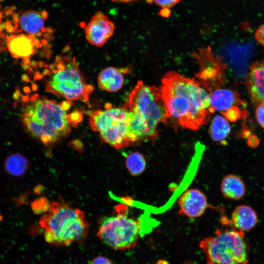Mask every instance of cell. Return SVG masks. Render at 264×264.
<instances>
[{"label": "cell", "mask_w": 264, "mask_h": 264, "mask_svg": "<svg viewBox=\"0 0 264 264\" xmlns=\"http://www.w3.org/2000/svg\"><path fill=\"white\" fill-rule=\"evenodd\" d=\"M160 89L169 118L192 130L208 122L212 113L209 93L199 82L171 71L162 78Z\"/></svg>", "instance_id": "cell-1"}, {"label": "cell", "mask_w": 264, "mask_h": 264, "mask_svg": "<svg viewBox=\"0 0 264 264\" xmlns=\"http://www.w3.org/2000/svg\"><path fill=\"white\" fill-rule=\"evenodd\" d=\"M70 105L32 95L22 109V123L30 135L45 144L55 142L70 132V125L81 120L79 113H67Z\"/></svg>", "instance_id": "cell-2"}, {"label": "cell", "mask_w": 264, "mask_h": 264, "mask_svg": "<svg viewBox=\"0 0 264 264\" xmlns=\"http://www.w3.org/2000/svg\"><path fill=\"white\" fill-rule=\"evenodd\" d=\"M127 107L132 112L130 132L139 141L154 138L158 124L169 119L161 89L141 81L130 94Z\"/></svg>", "instance_id": "cell-3"}, {"label": "cell", "mask_w": 264, "mask_h": 264, "mask_svg": "<svg viewBox=\"0 0 264 264\" xmlns=\"http://www.w3.org/2000/svg\"><path fill=\"white\" fill-rule=\"evenodd\" d=\"M45 90L69 104L87 103L94 87L87 83L75 57L57 56L43 72Z\"/></svg>", "instance_id": "cell-4"}, {"label": "cell", "mask_w": 264, "mask_h": 264, "mask_svg": "<svg viewBox=\"0 0 264 264\" xmlns=\"http://www.w3.org/2000/svg\"><path fill=\"white\" fill-rule=\"evenodd\" d=\"M40 220L45 241L56 246H67L87 236L88 224L84 212L66 204L53 202Z\"/></svg>", "instance_id": "cell-5"}, {"label": "cell", "mask_w": 264, "mask_h": 264, "mask_svg": "<svg viewBox=\"0 0 264 264\" xmlns=\"http://www.w3.org/2000/svg\"><path fill=\"white\" fill-rule=\"evenodd\" d=\"M199 246L207 264H248L249 248L243 232L217 230L202 239Z\"/></svg>", "instance_id": "cell-6"}, {"label": "cell", "mask_w": 264, "mask_h": 264, "mask_svg": "<svg viewBox=\"0 0 264 264\" xmlns=\"http://www.w3.org/2000/svg\"><path fill=\"white\" fill-rule=\"evenodd\" d=\"M115 215L106 217L100 221L97 236L105 244L118 250L134 248L141 237L139 220L129 215L124 205L116 207Z\"/></svg>", "instance_id": "cell-7"}, {"label": "cell", "mask_w": 264, "mask_h": 264, "mask_svg": "<svg viewBox=\"0 0 264 264\" xmlns=\"http://www.w3.org/2000/svg\"><path fill=\"white\" fill-rule=\"evenodd\" d=\"M132 113L127 107H108L92 112L89 124L104 142L120 149L131 143L129 125Z\"/></svg>", "instance_id": "cell-8"}, {"label": "cell", "mask_w": 264, "mask_h": 264, "mask_svg": "<svg viewBox=\"0 0 264 264\" xmlns=\"http://www.w3.org/2000/svg\"><path fill=\"white\" fill-rule=\"evenodd\" d=\"M200 69L197 77L199 82L205 88L211 91L213 88L221 83L222 70L223 65L217 58L214 57L209 47L201 49L196 54Z\"/></svg>", "instance_id": "cell-9"}, {"label": "cell", "mask_w": 264, "mask_h": 264, "mask_svg": "<svg viewBox=\"0 0 264 264\" xmlns=\"http://www.w3.org/2000/svg\"><path fill=\"white\" fill-rule=\"evenodd\" d=\"M115 29L113 22L104 13L93 15L84 28L85 36L91 45L101 47L112 36Z\"/></svg>", "instance_id": "cell-10"}, {"label": "cell", "mask_w": 264, "mask_h": 264, "mask_svg": "<svg viewBox=\"0 0 264 264\" xmlns=\"http://www.w3.org/2000/svg\"><path fill=\"white\" fill-rule=\"evenodd\" d=\"M178 204L179 213L190 218L201 217L209 207L205 195L196 189L185 190L179 198Z\"/></svg>", "instance_id": "cell-11"}, {"label": "cell", "mask_w": 264, "mask_h": 264, "mask_svg": "<svg viewBox=\"0 0 264 264\" xmlns=\"http://www.w3.org/2000/svg\"><path fill=\"white\" fill-rule=\"evenodd\" d=\"M6 41L10 53L17 59H28L43 45L39 39L22 33L11 34Z\"/></svg>", "instance_id": "cell-12"}, {"label": "cell", "mask_w": 264, "mask_h": 264, "mask_svg": "<svg viewBox=\"0 0 264 264\" xmlns=\"http://www.w3.org/2000/svg\"><path fill=\"white\" fill-rule=\"evenodd\" d=\"M48 13L44 10H26L19 15L17 32L24 33L38 39L45 34V23Z\"/></svg>", "instance_id": "cell-13"}, {"label": "cell", "mask_w": 264, "mask_h": 264, "mask_svg": "<svg viewBox=\"0 0 264 264\" xmlns=\"http://www.w3.org/2000/svg\"><path fill=\"white\" fill-rule=\"evenodd\" d=\"M209 103L212 113L216 110L223 112L234 107L245 105L237 92L225 88H216L210 92Z\"/></svg>", "instance_id": "cell-14"}, {"label": "cell", "mask_w": 264, "mask_h": 264, "mask_svg": "<svg viewBox=\"0 0 264 264\" xmlns=\"http://www.w3.org/2000/svg\"><path fill=\"white\" fill-rule=\"evenodd\" d=\"M247 85L253 104L264 103V60L253 63L248 73Z\"/></svg>", "instance_id": "cell-15"}, {"label": "cell", "mask_w": 264, "mask_h": 264, "mask_svg": "<svg viewBox=\"0 0 264 264\" xmlns=\"http://www.w3.org/2000/svg\"><path fill=\"white\" fill-rule=\"evenodd\" d=\"M257 220V215L251 207L242 205L237 206L233 211L231 221L234 229L243 233L253 229Z\"/></svg>", "instance_id": "cell-16"}, {"label": "cell", "mask_w": 264, "mask_h": 264, "mask_svg": "<svg viewBox=\"0 0 264 264\" xmlns=\"http://www.w3.org/2000/svg\"><path fill=\"white\" fill-rule=\"evenodd\" d=\"M97 82L99 87L102 90L116 92L122 88L124 83L123 71L114 67L105 68L100 72Z\"/></svg>", "instance_id": "cell-17"}, {"label": "cell", "mask_w": 264, "mask_h": 264, "mask_svg": "<svg viewBox=\"0 0 264 264\" xmlns=\"http://www.w3.org/2000/svg\"><path fill=\"white\" fill-rule=\"evenodd\" d=\"M220 187L223 196L232 199H240L245 193V186L243 181L234 175L225 176L222 180Z\"/></svg>", "instance_id": "cell-18"}, {"label": "cell", "mask_w": 264, "mask_h": 264, "mask_svg": "<svg viewBox=\"0 0 264 264\" xmlns=\"http://www.w3.org/2000/svg\"><path fill=\"white\" fill-rule=\"evenodd\" d=\"M231 128L226 118L220 115L215 116L209 127V134L215 142H222L228 136Z\"/></svg>", "instance_id": "cell-19"}, {"label": "cell", "mask_w": 264, "mask_h": 264, "mask_svg": "<svg viewBox=\"0 0 264 264\" xmlns=\"http://www.w3.org/2000/svg\"><path fill=\"white\" fill-rule=\"evenodd\" d=\"M29 166L28 160L19 154H13L6 159L5 168L10 175L19 176L24 174Z\"/></svg>", "instance_id": "cell-20"}, {"label": "cell", "mask_w": 264, "mask_h": 264, "mask_svg": "<svg viewBox=\"0 0 264 264\" xmlns=\"http://www.w3.org/2000/svg\"><path fill=\"white\" fill-rule=\"evenodd\" d=\"M15 10L9 8L2 9L0 6V38L4 35V31L16 32L19 15Z\"/></svg>", "instance_id": "cell-21"}, {"label": "cell", "mask_w": 264, "mask_h": 264, "mask_svg": "<svg viewBox=\"0 0 264 264\" xmlns=\"http://www.w3.org/2000/svg\"><path fill=\"white\" fill-rule=\"evenodd\" d=\"M125 164L130 173L132 176H137L144 171L146 167V161L142 154L135 152L127 155Z\"/></svg>", "instance_id": "cell-22"}, {"label": "cell", "mask_w": 264, "mask_h": 264, "mask_svg": "<svg viewBox=\"0 0 264 264\" xmlns=\"http://www.w3.org/2000/svg\"><path fill=\"white\" fill-rule=\"evenodd\" d=\"M225 118L231 122H235L241 117L246 118L247 116V112L241 110L238 107H234L229 110L221 112Z\"/></svg>", "instance_id": "cell-23"}, {"label": "cell", "mask_w": 264, "mask_h": 264, "mask_svg": "<svg viewBox=\"0 0 264 264\" xmlns=\"http://www.w3.org/2000/svg\"><path fill=\"white\" fill-rule=\"evenodd\" d=\"M45 198H41L34 201L32 204V208L35 213H41L48 211L49 205H47Z\"/></svg>", "instance_id": "cell-24"}, {"label": "cell", "mask_w": 264, "mask_h": 264, "mask_svg": "<svg viewBox=\"0 0 264 264\" xmlns=\"http://www.w3.org/2000/svg\"><path fill=\"white\" fill-rule=\"evenodd\" d=\"M255 117L258 124L264 128V103L257 106Z\"/></svg>", "instance_id": "cell-25"}, {"label": "cell", "mask_w": 264, "mask_h": 264, "mask_svg": "<svg viewBox=\"0 0 264 264\" xmlns=\"http://www.w3.org/2000/svg\"><path fill=\"white\" fill-rule=\"evenodd\" d=\"M155 3L162 8H170L174 6L180 0H154Z\"/></svg>", "instance_id": "cell-26"}, {"label": "cell", "mask_w": 264, "mask_h": 264, "mask_svg": "<svg viewBox=\"0 0 264 264\" xmlns=\"http://www.w3.org/2000/svg\"><path fill=\"white\" fill-rule=\"evenodd\" d=\"M255 37L257 42L264 46V24L257 29Z\"/></svg>", "instance_id": "cell-27"}, {"label": "cell", "mask_w": 264, "mask_h": 264, "mask_svg": "<svg viewBox=\"0 0 264 264\" xmlns=\"http://www.w3.org/2000/svg\"><path fill=\"white\" fill-rule=\"evenodd\" d=\"M89 264H113L108 258L102 256H98L92 260Z\"/></svg>", "instance_id": "cell-28"}, {"label": "cell", "mask_w": 264, "mask_h": 264, "mask_svg": "<svg viewBox=\"0 0 264 264\" xmlns=\"http://www.w3.org/2000/svg\"><path fill=\"white\" fill-rule=\"evenodd\" d=\"M247 144L251 148H256L259 145L260 140L256 135L251 134L247 138Z\"/></svg>", "instance_id": "cell-29"}, {"label": "cell", "mask_w": 264, "mask_h": 264, "mask_svg": "<svg viewBox=\"0 0 264 264\" xmlns=\"http://www.w3.org/2000/svg\"><path fill=\"white\" fill-rule=\"evenodd\" d=\"M171 11L169 8H162V9L160 11L159 15L162 17L167 18L170 15Z\"/></svg>", "instance_id": "cell-30"}, {"label": "cell", "mask_w": 264, "mask_h": 264, "mask_svg": "<svg viewBox=\"0 0 264 264\" xmlns=\"http://www.w3.org/2000/svg\"><path fill=\"white\" fill-rule=\"evenodd\" d=\"M246 127H247L244 126V125L243 127L242 131L241 136L244 138H247L251 134V132Z\"/></svg>", "instance_id": "cell-31"}, {"label": "cell", "mask_w": 264, "mask_h": 264, "mask_svg": "<svg viewBox=\"0 0 264 264\" xmlns=\"http://www.w3.org/2000/svg\"><path fill=\"white\" fill-rule=\"evenodd\" d=\"M110 0L114 2L126 3V2H132V1H135L137 0Z\"/></svg>", "instance_id": "cell-32"}, {"label": "cell", "mask_w": 264, "mask_h": 264, "mask_svg": "<svg viewBox=\"0 0 264 264\" xmlns=\"http://www.w3.org/2000/svg\"><path fill=\"white\" fill-rule=\"evenodd\" d=\"M153 0H146L148 2H152Z\"/></svg>", "instance_id": "cell-33"}]
</instances>
